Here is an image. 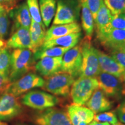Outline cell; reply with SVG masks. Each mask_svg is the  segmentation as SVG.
<instances>
[{
  "label": "cell",
  "instance_id": "cell-1",
  "mask_svg": "<svg viewBox=\"0 0 125 125\" xmlns=\"http://www.w3.org/2000/svg\"><path fill=\"white\" fill-rule=\"evenodd\" d=\"M34 53L30 49H16L11 53L9 78L12 83L27 74L34 68Z\"/></svg>",
  "mask_w": 125,
  "mask_h": 125
},
{
  "label": "cell",
  "instance_id": "cell-2",
  "mask_svg": "<svg viewBox=\"0 0 125 125\" xmlns=\"http://www.w3.org/2000/svg\"><path fill=\"white\" fill-rule=\"evenodd\" d=\"M81 44L82 62L79 76L95 78L101 71L96 48L92 45L91 40L86 37Z\"/></svg>",
  "mask_w": 125,
  "mask_h": 125
},
{
  "label": "cell",
  "instance_id": "cell-3",
  "mask_svg": "<svg viewBox=\"0 0 125 125\" xmlns=\"http://www.w3.org/2000/svg\"><path fill=\"white\" fill-rule=\"evenodd\" d=\"M98 88L96 78L79 76L74 81L70 91L74 104L79 105L86 104L92 94Z\"/></svg>",
  "mask_w": 125,
  "mask_h": 125
},
{
  "label": "cell",
  "instance_id": "cell-4",
  "mask_svg": "<svg viewBox=\"0 0 125 125\" xmlns=\"http://www.w3.org/2000/svg\"><path fill=\"white\" fill-rule=\"evenodd\" d=\"M57 4L53 25L77 23L81 11L78 0H57Z\"/></svg>",
  "mask_w": 125,
  "mask_h": 125
},
{
  "label": "cell",
  "instance_id": "cell-5",
  "mask_svg": "<svg viewBox=\"0 0 125 125\" xmlns=\"http://www.w3.org/2000/svg\"><path fill=\"white\" fill-rule=\"evenodd\" d=\"M43 89L54 95L59 96H68L70 94L71 88L75 78L71 75L65 73H60L46 78Z\"/></svg>",
  "mask_w": 125,
  "mask_h": 125
},
{
  "label": "cell",
  "instance_id": "cell-6",
  "mask_svg": "<svg viewBox=\"0 0 125 125\" xmlns=\"http://www.w3.org/2000/svg\"><path fill=\"white\" fill-rule=\"evenodd\" d=\"M59 102L60 100L55 96L41 90L30 91L21 99L23 104L41 111L55 107Z\"/></svg>",
  "mask_w": 125,
  "mask_h": 125
},
{
  "label": "cell",
  "instance_id": "cell-7",
  "mask_svg": "<svg viewBox=\"0 0 125 125\" xmlns=\"http://www.w3.org/2000/svg\"><path fill=\"white\" fill-rule=\"evenodd\" d=\"M45 80L40 75L33 73H28L9 86L6 92L18 97L36 87H42Z\"/></svg>",
  "mask_w": 125,
  "mask_h": 125
},
{
  "label": "cell",
  "instance_id": "cell-8",
  "mask_svg": "<svg viewBox=\"0 0 125 125\" xmlns=\"http://www.w3.org/2000/svg\"><path fill=\"white\" fill-rule=\"evenodd\" d=\"M82 62L81 43L70 49L62 56L61 72L71 75L74 78L80 76Z\"/></svg>",
  "mask_w": 125,
  "mask_h": 125
},
{
  "label": "cell",
  "instance_id": "cell-9",
  "mask_svg": "<svg viewBox=\"0 0 125 125\" xmlns=\"http://www.w3.org/2000/svg\"><path fill=\"white\" fill-rule=\"evenodd\" d=\"M95 78L99 89L107 97L118 98L125 95L123 83L118 78L102 71L100 72Z\"/></svg>",
  "mask_w": 125,
  "mask_h": 125
},
{
  "label": "cell",
  "instance_id": "cell-10",
  "mask_svg": "<svg viewBox=\"0 0 125 125\" xmlns=\"http://www.w3.org/2000/svg\"><path fill=\"white\" fill-rule=\"evenodd\" d=\"M22 107L18 98L8 92L0 96V121H9L19 116Z\"/></svg>",
  "mask_w": 125,
  "mask_h": 125
},
{
  "label": "cell",
  "instance_id": "cell-11",
  "mask_svg": "<svg viewBox=\"0 0 125 125\" xmlns=\"http://www.w3.org/2000/svg\"><path fill=\"white\" fill-rule=\"evenodd\" d=\"M35 122L38 125H73L67 112L53 108L45 109L38 114Z\"/></svg>",
  "mask_w": 125,
  "mask_h": 125
},
{
  "label": "cell",
  "instance_id": "cell-12",
  "mask_svg": "<svg viewBox=\"0 0 125 125\" xmlns=\"http://www.w3.org/2000/svg\"><path fill=\"white\" fill-rule=\"evenodd\" d=\"M100 71L116 76L123 82L125 68L114 60L113 57L104 52L96 49Z\"/></svg>",
  "mask_w": 125,
  "mask_h": 125
},
{
  "label": "cell",
  "instance_id": "cell-13",
  "mask_svg": "<svg viewBox=\"0 0 125 125\" xmlns=\"http://www.w3.org/2000/svg\"><path fill=\"white\" fill-rule=\"evenodd\" d=\"M8 13L9 18L13 21L11 34L19 28L30 29L32 19L27 3L23 2L16 5Z\"/></svg>",
  "mask_w": 125,
  "mask_h": 125
},
{
  "label": "cell",
  "instance_id": "cell-14",
  "mask_svg": "<svg viewBox=\"0 0 125 125\" xmlns=\"http://www.w3.org/2000/svg\"><path fill=\"white\" fill-rule=\"evenodd\" d=\"M62 58V56L43 57L35 64L34 68L40 75L49 77L61 72Z\"/></svg>",
  "mask_w": 125,
  "mask_h": 125
},
{
  "label": "cell",
  "instance_id": "cell-15",
  "mask_svg": "<svg viewBox=\"0 0 125 125\" xmlns=\"http://www.w3.org/2000/svg\"><path fill=\"white\" fill-rule=\"evenodd\" d=\"M87 107L94 114L110 110L112 107L111 101L101 89L97 88L86 103Z\"/></svg>",
  "mask_w": 125,
  "mask_h": 125
},
{
  "label": "cell",
  "instance_id": "cell-16",
  "mask_svg": "<svg viewBox=\"0 0 125 125\" xmlns=\"http://www.w3.org/2000/svg\"><path fill=\"white\" fill-rule=\"evenodd\" d=\"M67 115L73 125H78L81 122L87 124L93 121L94 114L89 108L73 104L67 107Z\"/></svg>",
  "mask_w": 125,
  "mask_h": 125
},
{
  "label": "cell",
  "instance_id": "cell-17",
  "mask_svg": "<svg viewBox=\"0 0 125 125\" xmlns=\"http://www.w3.org/2000/svg\"><path fill=\"white\" fill-rule=\"evenodd\" d=\"M97 38L101 45L110 51L117 49L125 45V30L111 29Z\"/></svg>",
  "mask_w": 125,
  "mask_h": 125
},
{
  "label": "cell",
  "instance_id": "cell-18",
  "mask_svg": "<svg viewBox=\"0 0 125 125\" xmlns=\"http://www.w3.org/2000/svg\"><path fill=\"white\" fill-rule=\"evenodd\" d=\"M7 46L9 49H27L31 51V41L30 30L19 28L15 30L7 42Z\"/></svg>",
  "mask_w": 125,
  "mask_h": 125
},
{
  "label": "cell",
  "instance_id": "cell-19",
  "mask_svg": "<svg viewBox=\"0 0 125 125\" xmlns=\"http://www.w3.org/2000/svg\"><path fill=\"white\" fill-rule=\"evenodd\" d=\"M112 15L103 2L97 13L94 20L97 38L104 35L110 30V23Z\"/></svg>",
  "mask_w": 125,
  "mask_h": 125
},
{
  "label": "cell",
  "instance_id": "cell-20",
  "mask_svg": "<svg viewBox=\"0 0 125 125\" xmlns=\"http://www.w3.org/2000/svg\"><path fill=\"white\" fill-rule=\"evenodd\" d=\"M79 32H81V27L78 23L61 25H53L46 31L45 42L72 33Z\"/></svg>",
  "mask_w": 125,
  "mask_h": 125
},
{
  "label": "cell",
  "instance_id": "cell-21",
  "mask_svg": "<svg viewBox=\"0 0 125 125\" xmlns=\"http://www.w3.org/2000/svg\"><path fill=\"white\" fill-rule=\"evenodd\" d=\"M81 32L72 33L59 38L44 42L40 49H45L53 46H60L64 48H72L76 46L80 41L82 37Z\"/></svg>",
  "mask_w": 125,
  "mask_h": 125
},
{
  "label": "cell",
  "instance_id": "cell-22",
  "mask_svg": "<svg viewBox=\"0 0 125 125\" xmlns=\"http://www.w3.org/2000/svg\"><path fill=\"white\" fill-rule=\"evenodd\" d=\"M29 30L31 41V51L34 53L41 48L44 43L46 30L45 27L33 20H31Z\"/></svg>",
  "mask_w": 125,
  "mask_h": 125
},
{
  "label": "cell",
  "instance_id": "cell-23",
  "mask_svg": "<svg viewBox=\"0 0 125 125\" xmlns=\"http://www.w3.org/2000/svg\"><path fill=\"white\" fill-rule=\"evenodd\" d=\"M42 20L45 27L50 26L56 11V0H39Z\"/></svg>",
  "mask_w": 125,
  "mask_h": 125
},
{
  "label": "cell",
  "instance_id": "cell-24",
  "mask_svg": "<svg viewBox=\"0 0 125 125\" xmlns=\"http://www.w3.org/2000/svg\"><path fill=\"white\" fill-rule=\"evenodd\" d=\"M81 16L82 27L86 38L91 40L94 29V21L90 9L84 3H81Z\"/></svg>",
  "mask_w": 125,
  "mask_h": 125
},
{
  "label": "cell",
  "instance_id": "cell-25",
  "mask_svg": "<svg viewBox=\"0 0 125 125\" xmlns=\"http://www.w3.org/2000/svg\"><path fill=\"white\" fill-rule=\"evenodd\" d=\"M70 48L53 46L45 49H40L34 53L35 60H38L45 57H60L62 56Z\"/></svg>",
  "mask_w": 125,
  "mask_h": 125
},
{
  "label": "cell",
  "instance_id": "cell-26",
  "mask_svg": "<svg viewBox=\"0 0 125 125\" xmlns=\"http://www.w3.org/2000/svg\"><path fill=\"white\" fill-rule=\"evenodd\" d=\"M7 46L0 49V73L9 75L11 54Z\"/></svg>",
  "mask_w": 125,
  "mask_h": 125
},
{
  "label": "cell",
  "instance_id": "cell-27",
  "mask_svg": "<svg viewBox=\"0 0 125 125\" xmlns=\"http://www.w3.org/2000/svg\"><path fill=\"white\" fill-rule=\"evenodd\" d=\"M112 15L125 13V0H104Z\"/></svg>",
  "mask_w": 125,
  "mask_h": 125
},
{
  "label": "cell",
  "instance_id": "cell-28",
  "mask_svg": "<svg viewBox=\"0 0 125 125\" xmlns=\"http://www.w3.org/2000/svg\"><path fill=\"white\" fill-rule=\"evenodd\" d=\"M26 3L30 13L31 19L39 23L43 27H45L42 20L38 0H27Z\"/></svg>",
  "mask_w": 125,
  "mask_h": 125
},
{
  "label": "cell",
  "instance_id": "cell-29",
  "mask_svg": "<svg viewBox=\"0 0 125 125\" xmlns=\"http://www.w3.org/2000/svg\"><path fill=\"white\" fill-rule=\"evenodd\" d=\"M9 25V13L3 8L0 9V39H4L8 34Z\"/></svg>",
  "mask_w": 125,
  "mask_h": 125
},
{
  "label": "cell",
  "instance_id": "cell-30",
  "mask_svg": "<svg viewBox=\"0 0 125 125\" xmlns=\"http://www.w3.org/2000/svg\"><path fill=\"white\" fill-rule=\"evenodd\" d=\"M94 121L101 122H108L111 125H116L119 122L116 114L112 111L104 112L94 116Z\"/></svg>",
  "mask_w": 125,
  "mask_h": 125
},
{
  "label": "cell",
  "instance_id": "cell-31",
  "mask_svg": "<svg viewBox=\"0 0 125 125\" xmlns=\"http://www.w3.org/2000/svg\"><path fill=\"white\" fill-rule=\"evenodd\" d=\"M78 1H79V4L84 3L86 4V5L90 9L94 20L97 13L102 3L104 2V0H78Z\"/></svg>",
  "mask_w": 125,
  "mask_h": 125
},
{
  "label": "cell",
  "instance_id": "cell-32",
  "mask_svg": "<svg viewBox=\"0 0 125 125\" xmlns=\"http://www.w3.org/2000/svg\"><path fill=\"white\" fill-rule=\"evenodd\" d=\"M110 29L125 30V13L112 16Z\"/></svg>",
  "mask_w": 125,
  "mask_h": 125
},
{
  "label": "cell",
  "instance_id": "cell-33",
  "mask_svg": "<svg viewBox=\"0 0 125 125\" xmlns=\"http://www.w3.org/2000/svg\"><path fill=\"white\" fill-rule=\"evenodd\" d=\"M111 56L125 68V53L119 50H111Z\"/></svg>",
  "mask_w": 125,
  "mask_h": 125
},
{
  "label": "cell",
  "instance_id": "cell-34",
  "mask_svg": "<svg viewBox=\"0 0 125 125\" xmlns=\"http://www.w3.org/2000/svg\"><path fill=\"white\" fill-rule=\"evenodd\" d=\"M11 83L8 75L0 73V94L6 92Z\"/></svg>",
  "mask_w": 125,
  "mask_h": 125
},
{
  "label": "cell",
  "instance_id": "cell-35",
  "mask_svg": "<svg viewBox=\"0 0 125 125\" xmlns=\"http://www.w3.org/2000/svg\"><path fill=\"white\" fill-rule=\"evenodd\" d=\"M116 114L120 122L125 125V100L118 105L116 109Z\"/></svg>",
  "mask_w": 125,
  "mask_h": 125
},
{
  "label": "cell",
  "instance_id": "cell-36",
  "mask_svg": "<svg viewBox=\"0 0 125 125\" xmlns=\"http://www.w3.org/2000/svg\"><path fill=\"white\" fill-rule=\"evenodd\" d=\"M0 6L9 13L16 6V0H0Z\"/></svg>",
  "mask_w": 125,
  "mask_h": 125
},
{
  "label": "cell",
  "instance_id": "cell-37",
  "mask_svg": "<svg viewBox=\"0 0 125 125\" xmlns=\"http://www.w3.org/2000/svg\"><path fill=\"white\" fill-rule=\"evenodd\" d=\"M89 125H111L108 122H101L96 121H93L89 123Z\"/></svg>",
  "mask_w": 125,
  "mask_h": 125
},
{
  "label": "cell",
  "instance_id": "cell-38",
  "mask_svg": "<svg viewBox=\"0 0 125 125\" xmlns=\"http://www.w3.org/2000/svg\"><path fill=\"white\" fill-rule=\"evenodd\" d=\"M5 46H7V42L3 39H0V49Z\"/></svg>",
  "mask_w": 125,
  "mask_h": 125
},
{
  "label": "cell",
  "instance_id": "cell-39",
  "mask_svg": "<svg viewBox=\"0 0 125 125\" xmlns=\"http://www.w3.org/2000/svg\"><path fill=\"white\" fill-rule=\"evenodd\" d=\"M115 50H119V51H122V52H123L125 53V45H123V46L120 47L119 48H118V49H115Z\"/></svg>",
  "mask_w": 125,
  "mask_h": 125
},
{
  "label": "cell",
  "instance_id": "cell-40",
  "mask_svg": "<svg viewBox=\"0 0 125 125\" xmlns=\"http://www.w3.org/2000/svg\"><path fill=\"white\" fill-rule=\"evenodd\" d=\"M123 86H124V90H125V73L123 75Z\"/></svg>",
  "mask_w": 125,
  "mask_h": 125
},
{
  "label": "cell",
  "instance_id": "cell-41",
  "mask_svg": "<svg viewBox=\"0 0 125 125\" xmlns=\"http://www.w3.org/2000/svg\"><path fill=\"white\" fill-rule=\"evenodd\" d=\"M87 125V123L84 122H81L79 123V125Z\"/></svg>",
  "mask_w": 125,
  "mask_h": 125
},
{
  "label": "cell",
  "instance_id": "cell-42",
  "mask_svg": "<svg viewBox=\"0 0 125 125\" xmlns=\"http://www.w3.org/2000/svg\"><path fill=\"white\" fill-rule=\"evenodd\" d=\"M0 125H8L7 123L4 122L0 121Z\"/></svg>",
  "mask_w": 125,
  "mask_h": 125
},
{
  "label": "cell",
  "instance_id": "cell-43",
  "mask_svg": "<svg viewBox=\"0 0 125 125\" xmlns=\"http://www.w3.org/2000/svg\"><path fill=\"white\" fill-rule=\"evenodd\" d=\"M116 125H125V124H123V123H122L119 122L118 123V124H117Z\"/></svg>",
  "mask_w": 125,
  "mask_h": 125
},
{
  "label": "cell",
  "instance_id": "cell-44",
  "mask_svg": "<svg viewBox=\"0 0 125 125\" xmlns=\"http://www.w3.org/2000/svg\"><path fill=\"white\" fill-rule=\"evenodd\" d=\"M17 125H26L23 124V123H19V124H18Z\"/></svg>",
  "mask_w": 125,
  "mask_h": 125
},
{
  "label": "cell",
  "instance_id": "cell-45",
  "mask_svg": "<svg viewBox=\"0 0 125 125\" xmlns=\"http://www.w3.org/2000/svg\"><path fill=\"white\" fill-rule=\"evenodd\" d=\"M2 7H1V6H0V9H2Z\"/></svg>",
  "mask_w": 125,
  "mask_h": 125
}]
</instances>
